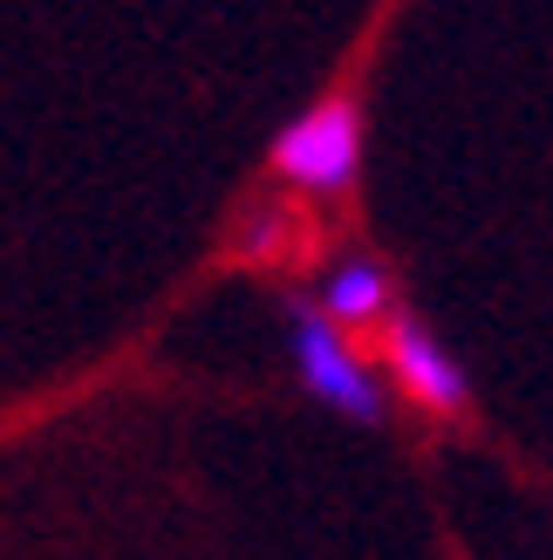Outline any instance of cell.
<instances>
[{
    "label": "cell",
    "mask_w": 553,
    "mask_h": 560,
    "mask_svg": "<svg viewBox=\"0 0 553 560\" xmlns=\"http://www.w3.org/2000/svg\"><path fill=\"white\" fill-rule=\"evenodd\" d=\"M355 158H363V130H355V103H315L281 144H273V164L308 185V191H342L355 178Z\"/></svg>",
    "instance_id": "6da1fadb"
},
{
    "label": "cell",
    "mask_w": 553,
    "mask_h": 560,
    "mask_svg": "<svg viewBox=\"0 0 553 560\" xmlns=\"http://www.w3.org/2000/svg\"><path fill=\"white\" fill-rule=\"evenodd\" d=\"M294 355H301V376H308V389L321 404H336L349 417H363V424H376L383 417V397L369 370L355 362V349H342V335L328 315H315V307H294Z\"/></svg>",
    "instance_id": "7a4b0ae2"
},
{
    "label": "cell",
    "mask_w": 553,
    "mask_h": 560,
    "mask_svg": "<svg viewBox=\"0 0 553 560\" xmlns=\"http://www.w3.org/2000/svg\"><path fill=\"white\" fill-rule=\"evenodd\" d=\"M390 355H397V376H403V389H410L417 404H431V410H458V404H464V370L451 362V349H437L431 328L397 322Z\"/></svg>",
    "instance_id": "3957f363"
},
{
    "label": "cell",
    "mask_w": 553,
    "mask_h": 560,
    "mask_svg": "<svg viewBox=\"0 0 553 560\" xmlns=\"http://www.w3.org/2000/svg\"><path fill=\"white\" fill-rule=\"evenodd\" d=\"M383 294H390L383 267L342 260L336 273H328V288H321V315H328V322H369V315H383Z\"/></svg>",
    "instance_id": "277c9868"
}]
</instances>
